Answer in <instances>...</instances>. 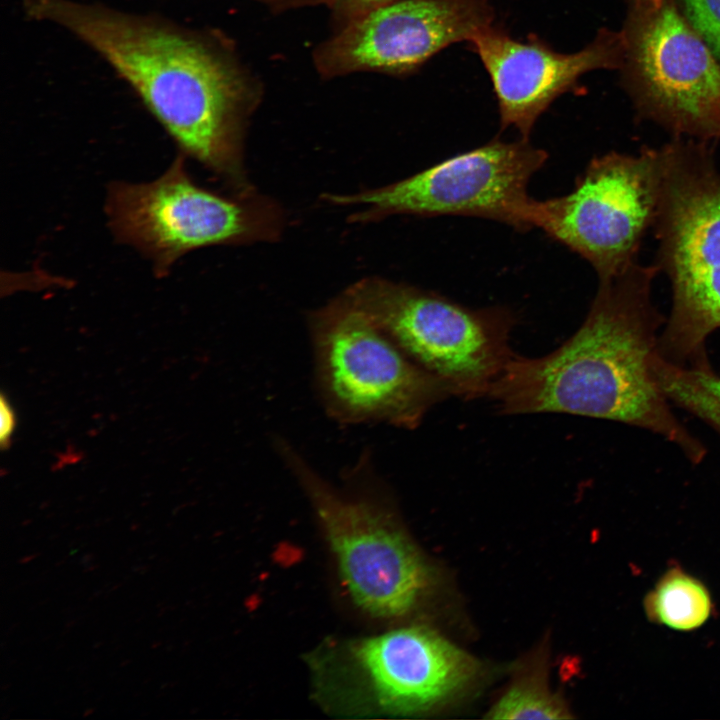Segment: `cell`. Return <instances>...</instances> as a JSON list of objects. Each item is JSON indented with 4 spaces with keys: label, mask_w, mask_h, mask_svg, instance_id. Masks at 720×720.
I'll use <instances>...</instances> for the list:
<instances>
[{
    "label": "cell",
    "mask_w": 720,
    "mask_h": 720,
    "mask_svg": "<svg viewBox=\"0 0 720 720\" xmlns=\"http://www.w3.org/2000/svg\"><path fill=\"white\" fill-rule=\"evenodd\" d=\"M660 156L653 227L672 304L657 351L676 365L703 367L706 340L720 328V170L705 141L676 137Z\"/></svg>",
    "instance_id": "3957f363"
},
{
    "label": "cell",
    "mask_w": 720,
    "mask_h": 720,
    "mask_svg": "<svg viewBox=\"0 0 720 720\" xmlns=\"http://www.w3.org/2000/svg\"><path fill=\"white\" fill-rule=\"evenodd\" d=\"M657 271L635 262L599 280L585 320L562 345L536 358L515 354L488 395L499 412L621 422L662 436L700 463L705 446L674 415L650 369L665 322L651 297Z\"/></svg>",
    "instance_id": "7a4b0ae2"
},
{
    "label": "cell",
    "mask_w": 720,
    "mask_h": 720,
    "mask_svg": "<svg viewBox=\"0 0 720 720\" xmlns=\"http://www.w3.org/2000/svg\"><path fill=\"white\" fill-rule=\"evenodd\" d=\"M308 322L319 399L338 423L413 430L453 396L344 295L312 312Z\"/></svg>",
    "instance_id": "277c9868"
},
{
    "label": "cell",
    "mask_w": 720,
    "mask_h": 720,
    "mask_svg": "<svg viewBox=\"0 0 720 720\" xmlns=\"http://www.w3.org/2000/svg\"><path fill=\"white\" fill-rule=\"evenodd\" d=\"M26 19L57 26L102 58L177 145L251 193L243 139L263 88L232 41L155 13L84 0H23Z\"/></svg>",
    "instance_id": "6da1fadb"
},
{
    "label": "cell",
    "mask_w": 720,
    "mask_h": 720,
    "mask_svg": "<svg viewBox=\"0 0 720 720\" xmlns=\"http://www.w3.org/2000/svg\"><path fill=\"white\" fill-rule=\"evenodd\" d=\"M487 0H394L335 30L313 51L324 79L358 72L407 75L493 24Z\"/></svg>",
    "instance_id": "8fae6325"
},
{
    "label": "cell",
    "mask_w": 720,
    "mask_h": 720,
    "mask_svg": "<svg viewBox=\"0 0 720 720\" xmlns=\"http://www.w3.org/2000/svg\"><path fill=\"white\" fill-rule=\"evenodd\" d=\"M661 189L660 149L593 158L568 194L532 199L528 221L610 279L636 261L653 226Z\"/></svg>",
    "instance_id": "9c48e42d"
},
{
    "label": "cell",
    "mask_w": 720,
    "mask_h": 720,
    "mask_svg": "<svg viewBox=\"0 0 720 720\" xmlns=\"http://www.w3.org/2000/svg\"><path fill=\"white\" fill-rule=\"evenodd\" d=\"M652 376L668 399L720 434V375L711 365L680 366L656 350L650 359Z\"/></svg>",
    "instance_id": "9a60e30c"
},
{
    "label": "cell",
    "mask_w": 720,
    "mask_h": 720,
    "mask_svg": "<svg viewBox=\"0 0 720 720\" xmlns=\"http://www.w3.org/2000/svg\"><path fill=\"white\" fill-rule=\"evenodd\" d=\"M275 448L306 493L354 602L382 618L413 611L430 591L434 571L393 515L336 490L286 440L276 439Z\"/></svg>",
    "instance_id": "52a82bcc"
},
{
    "label": "cell",
    "mask_w": 720,
    "mask_h": 720,
    "mask_svg": "<svg viewBox=\"0 0 720 720\" xmlns=\"http://www.w3.org/2000/svg\"><path fill=\"white\" fill-rule=\"evenodd\" d=\"M269 8L273 12H284L299 8H306L328 4V0H253Z\"/></svg>",
    "instance_id": "ffe728a7"
},
{
    "label": "cell",
    "mask_w": 720,
    "mask_h": 720,
    "mask_svg": "<svg viewBox=\"0 0 720 720\" xmlns=\"http://www.w3.org/2000/svg\"><path fill=\"white\" fill-rule=\"evenodd\" d=\"M17 426V416L9 399L4 394L0 399V444L2 449L10 446L11 438Z\"/></svg>",
    "instance_id": "d6986e66"
},
{
    "label": "cell",
    "mask_w": 720,
    "mask_h": 720,
    "mask_svg": "<svg viewBox=\"0 0 720 720\" xmlns=\"http://www.w3.org/2000/svg\"><path fill=\"white\" fill-rule=\"evenodd\" d=\"M683 15L720 61V0H676Z\"/></svg>",
    "instance_id": "e0dca14e"
},
{
    "label": "cell",
    "mask_w": 720,
    "mask_h": 720,
    "mask_svg": "<svg viewBox=\"0 0 720 720\" xmlns=\"http://www.w3.org/2000/svg\"><path fill=\"white\" fill-rule=\"evenodd\" d=\"M354 658L378 705L386 712L431 710L466 688L479 662L423 626H410L358 642Z\"/></svg>",
    "instance_id": "4fadbf2b"
},
{
    "label": "cell",
    "mask_w": 720,
    "mask_h": 720,
    "mask_svg": "<svg viewBox=\"0 0 720 720\" xmlns=\"http://www.w3.org/2000/svg\"><path fill=\"white\" fill-rule=\"evenodd\" d=\"M105 213L114 237L147 258L158 277L191 251L273 240L282 226L269 200L253 193L226 198L198 185L182 153L152 181L110 184Z\"/></svg>",
    "instance_id": "8992f818"
},
{
    "label": "cell",
    "mask_w": 720,
    "mask_h": 720,
    "mask_svg": "<svg viewBox=\"0 0 720 720\" xmlns=\"http://www.w3.org/2000/svg\"><path fill=\"white\" fill-rule=\"evenodd\" d=\"M547 159V152L529 139H494L384 187L324 198L335 205L361 206L353 217L358 221L395 214L469 216L528 231L533 199L528 184Z\"/></svg>",
    "instance_id": "30bf717a"
},
{
    "label": "cell",
    "mask_w": 720,
    "mask_h": 720,
    "mask_svg": "<svg viewBox=\"0 0 720 720\" xmlns=\"http://www.w3.org/2000/svg\"><path fill=\"white\" fill-rule=\"evenodd\" d=\"M490 719H567L566 704L547 685L544 670L535 668L514 680L489 710Z\"/></svg>",
    "instance_id": "2e32d148"
},
{
    "label": "cell",
    "mask_w": 720,
    "mask_h": 720,
    "mask_svg": "<svg viewBox=\"0 0 720 720\" xmlns=\"http://www.w3.org/2000/svg\"><path fill=\"white\" fill-rule=\"evenodd\" d=\"M343 295L360 308L414 363L464 400L488 397L514 353L512 311L473 309L439 293L367 278Z\"/></svg>",
    "instance_id": "5b68a950"
},
{
    "label": "cell",
    "mask_w": 720,
    "mask_h": 720,
    "mask_svg": "<svg viewBox=\"0 0 720 720\" xmlns=\"http://www.w3.org/2000/svg\"><path fill=\"white\" fill-rule=\"evenodd\" d=\"M391 1L394 0H328L327 7L338 30L363 13Z\"/></svg>",
    "instance_id": "ac0fdd59"
},
{
    "label": "cell",
    "mask_w": 720,
    "mask_h": 720,
    "mask_svg": "<svg viewBox=\"0 0 720 720\" xmlns=\"http://www.w3.org/2000/svg\"><path fill=\"white\" fill-rule=\"evenodd\" d=\"M643 604L651 622L679 631L702 626L712 611L707 587L679 567L668 569L659 578Z\"/></svg>",
    "instance_id": "5bb4252c"
},
{
    "label": "cell",
    "mask_w": 720,
    "mask_h": 720,
    "mask_svg": "<svg viewBox=\"0 0 720 720\" xmlns=\"http://www.w3.org/2000/svg\"><path fill=\"white\" fill-rule=\"evenodd\" d=\"M622 34L638 112L676 137L720 139V61L676 0H631Z\"/></svg>",
    "instance_id": "ba28073f"
},
{
    "label": "cell",
    "mask_w": 720,
    "mask_h": 720,
    "mask_svg": "<svg viewBox=\"0 0 720 720\" xmlns=\"http://www.w3.org/2000/svg\"><path fill=\"white\" fill-rule=\"evenodd\" d=\"M469 44L490 76L501 128H515L522 139H529L537 119L556 98L577 89L582 75L601 68H621L625 51L622 31L608 29L569 54L555 51L536 35L517 40L494 24Z\"/></svg>",
    "instance_id": "7c38bea8"
}]
</instances>
